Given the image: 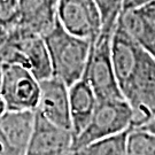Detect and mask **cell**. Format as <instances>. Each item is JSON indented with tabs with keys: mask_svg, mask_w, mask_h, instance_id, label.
<instances>
[{
	"mask_svg": "<svg viewBox=\"0 0 155 155\" xmlns=\"http://www.w3.org/2000/svg\"><path fill=\"white\" fill-rule=\"evenodd\" d=\"M111 63L121 94L138 129L155 116V58L143 50L117 23L111 36Z\"/></svg>",
	"mask_w": 155,
	"mask_h": 155,
	"instance_id": "cell-1",
	"label": "cell"
},
{
	"mask_svg": "<svg viewBox=\"0 0 155 155\" xmlns=\"http://www.w3.org/2000/svg\"><path fill=\"white\" fill-rule=\"evenodd\" d=\"M43 38L54 77L62 81L68 87L83 77L92 48L90 40L68 32L58 21Z\"/></svg>",
	"mask_w": 155,
	"mask_h": 155,
	"instance_id": "cell-2",
	"label": "cell"
},
{
	"mask_svg": "<svg viewBox=\"0 0 155 155\" xmlns=\"http://www.w3.org/2000/svg\"><path fill=\"white\" fill-rule=\"evenodd\" d=\"M131 127L132 110L124 98L99 100L87 125L74 138L72 150L129 131Z\"/></svg>",
	"mask_w": 155,
	"mask_h": 155,
	"instance_id": "cell-3",
	"label": "cell"
},
{
	"mask_svg": "<svg viewBox=\"0 0 155 155\" xmlns=\"http://www.w3.org/2000/svg\"><path fill=\"white\" fill-rule=\"evenodd\" d=\"M40 82L27 68L18 64L0 67V99L6 111H35Z\"/></svg>",
	"mask_w": 155,
	"mask_h": 155,
	"instance_id": "cell-4",
	"label": "cell"
},
{
	"mask_svg": "<svg viewBox=\"0 0 155 155\" xmlns=\"http://www.w3.org/2000/svg\"><path fill=\"white\" fill-rule=\"evenodd\" d=\"M113 32L114 31H100L99 37L92 44L89 63L84 74L98 101L123 98L111 63Z\"/></svg>",
	"mask_w": 155,
	"mask_h": 155,
	"instance_id": "cell-5",
	"label": "cell"
},
{
	"mask_svg": "<svg viewBox=\"0 0 155 155\" xmlns=\"http://www.w3.org/2000/svg\"><path fill=\"white\" fill-rule=\"evenodd\" d=\"M56 20L68 32L92 44L101 31V16L94 0H58Z\"/></svg>",
	"mask_w": 155,
	"mask_h": 155,
	"instance_id": "cell-6",
	"label": "cell"
},
{
	"mask_svg": "<svg viewBox=\"0 0 155 155\" xmlns=\"http://www.w3.org/2000/svg\"><path fill=\"white\" fill-rule=\"evenodd\" d=\"M35 113L55 127L71 131L69 87L54 76L40 81V93Z\"/></svg>",
	"mask_w": 155,
	"mask_h": 155,
	"instance_id": "cell-7",
	"label": "cell"
},
{
	"mask_svg": "<svg viewBox=\"0 0 155 155\" xmlns=\"http://www.w3.org/2000/svg\"><path fill=\"white\" fill-rule=\"evenodd\" d=\"M35 124V111H5L0 116V155H24Z\"/></svg>",
	"mask_w": 155,
	"mask_h": 155,
	"instance_id": "cell-8",
	"label": "cell"
},
{
	"mask_svg": "<svg viewBox=\"0 0 155 155\" xmlns=\"http://www.w3.org/2000/svg\"><path fill=\"white\" fill-rule=\"evenodd\" d=\"M74 134L35 113L31 138L24 155H71Z\"/></svg>",
	"mask_w": 155,
	"mask_h": 155,
	"instance_id": "cell-9",
	"label": "cell"
},
{
	"mask_svg": "<svg viewBox=\"0 0 155 155\" xmlns=\"http://www.w3.org/2000/svg\"><path fill=\"white\" fill-rule=\"evenodd\" d=\"M58 0H20L14 27L44 37L56 23Z\"/></svg>",
	"mask_w": 155,
	"mask_h": 155,
	"instance_id": "cell-10",
	"label": "cell"
},
{
	"mask_svg": "<svg viewBox=\"0 0 155 155\" xmlns=\"http://www.w3.org/2000/svg\"><path fill=\"white\" fill-rule=\"evenodd\" d=\"M98 99L85 76L69 86V111L74 138L87 125Z\"/></svg>",
	"mask_w": 155,
	"mask_h": 155,
	"instance_id": "cell-11",
	"label": "cell"
},
{
	"mask_svg": "<svg viewBox=\"0 0 155 155\" xmlns=\"http://www.w3.org/2000/svg\"><path fill=\"white\" fill-rule=\"evenodd\" d=\"M118 24L137 44L155 58V23L141 9L122 12Z\"/></svg>",
	"mask_w": 155,
	"mask_h": 155,
	"instance_id": "cell-12",
	"label": "cell"
},
{
	"mask_svg": "<svg viewBox=\"0 0 155 155\" xmlns=\"http://www.w3.org/2000/svg\"><path fill=\"white\" fill-rule=\"evenodd\" d=\"M130 131L131 130L85 145L72 150L71 155H125L127 139Z\"/></svg>",
	"mask_w": 155,
	"mask_h": 155,
	"instance_id": "cell-13",
	"label": "cell"
},
{
	"mask_svg": "<svg viewBox=\"0 0 155 155\" xmlns=\"http://www.w3.org/2000/svg\"><path fill=\"white\" fill-rule=\"evenodd\" d=\"M125 155H155V137L141 129H133L127 134Z\"/></svg>",
	"mask_w": 155,
	"mask_h": 155,
	"instance_id": "cell-14",
	"label": "cell"
},
{
	"mask_svg": "<svg viewBox=\"0 0 155 155\" xmlns=\"http://www.w3.org/2000/svg\"><path fill=\"white\" fill-rule=\"evenodd\" d=\"M101 16V30L114 31L122 12V0H94Z\"/></svg>",
	"mask_w": 155,
	"mask_h": 155,
	"instance_id": "cell-15",
	"label": "cell"
},
{
	"mask_svg": "<svg viewBox=\"0 0 155 155\" xmlns=\"http://www.w3.org/2000/svg\"><path fill=\"white\" fill-rule=\"evenodd\" d=\"M20 0H0V30L15 25Z\"/></svg>",
	"mask_w": 155,
	"mask_h": 155,
	"instance_id": "cell-16",
	"label": "cell"
},
{
	"mask_svg": "<svg viewBox=\"0 0 155 155\" xmlns=\"http://www.w3.org/2000/svg\"><path fill=\"white\" fill-rule=\"evenodd\" d=\"M150 1L152 0H122V12L141 9L146 5H148Z\"/></svg>",
	"mask_w": 155,
	"mask_h": 155,
	"instance_id": "cell-17",
	"label": "cell"
},
{
	"mask_svg": "<svg viewBox=\"0 0 155 155\" xmlns=\"http://www.w3.org/2000/svg\"><path fill=\"white\" fill-rule=\"evenodd\" d=\"M144 14L155 23V0H152L148 5H146L144 8H141Z\"/></svg>",
	"mask_w": 155,
	"mask_h": 155,
	"instance_id": "cell-18",
	"label": "cell"
},
{
	"mask_svg": "<svg viewBox=\"0 0 155 155\" xmlns=\"http://www.w3.org/2000/svg\"><path fill=\"white\" fill-rule=\"evenodd\" d=\"M138 129H141V130H144V131H147V132H150V134H153L155 137V116L148 121V122L144 124L143 127H138Z\"/></svg>",
	"mask_w": 155,
	"mask_h": 155,
	"instance_id": "cell-19",
	"label": "cell"
},
{
	"mask_svg": "<svg viewBox=\"0 0 155 155\" xmlns=\"http://www.w3.org/2000/svg\"><path fill=\"white\" fill-rule=\"evenodd\" d=\"M6 111V109H5V106H4V104H2V101H1V99H0V116L4 114Z\"/></svg>",
	"mask_w": 155,
	"mask_h": 155,
	"instance_id": "cell-20",
	"label": "cell"
}]
</instances>
